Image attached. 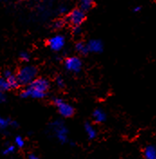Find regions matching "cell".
I'll return each mask as SVG.
<instances>
[{
	"mask_svg": "<svg viewBox=\"0 0 156 159\" xmlns=\"http://www.w3.org/2000/svg\"><path fill=\"white\" fill-rule=\"evenodd\" d=\"M19 57L20 59L22 60V61H28L30 59V55L28 54V52H22L20 53Z\"/></svg>",
	"mask_w": 156,
	"mask_h": 159,
	"instance_id": "cell-19",
	"label": "cell"
},
{
	"mask_svg": "<svg viewBox=\"0 0 156 159\" xmlns=\"http://www.w3.org/2000/svg\"><path fill=\"white\" fill-rule=\"evenodd\" d=\"M62 25H63V22L62 21H60V20H59V21H56L55 23H54V27L55 28H60L61 26H62Z\"/></svg>",
	"mask_w": 156,
	"mask_h": 159,
	"instance_id": "cell-23",
	"label": "cell"
},
{
	"mask_svg": "<svg viewBox=\"0 0 156 159\" xmlns=\"http://www.w3.org/2000/svg\"><path fill=\"white\" fill-rule=\"evenodd\" d=\"M5 100H6L5 93H4V91H3V90H1V89H0V103L4 102Z\"/></svg>",
	"mask_w": 156,
	"mask_h": 159,
	"instance_id": "cell-24",
	"label": "cell"
},
{
	"mask_svg": "<svg viewBox=\"0 0 156 159\" xmlns=\"http://www.w3.org/2000/svg\"><path fill=\"white\" fill-rule=\"evenodd\" d=\"M11 74H13L12 70H5L3 71V74H2V76H3L4 78H7V77H8V76H10Z\"/></svg>",
	"mask_w": 156,
	"mask_h": 159,
	"instance_id": "cell-21",
	"label": "cell"
},
{
	"mask_svg": "<svg viewBox=\"0 0 156 159\" xmlns=\"http://www.w3.org/2000/svg\"><path fill=\"white\" fill-rule=\"evenodd\" d=\"M16 151V146L15 145H8L6 148L3 151V155L4 156H9L11 154L15 153Z\"/></svg>",
	"mask_w": 156,
	"mask_h": 159,
	"instance_id": "cell-17",
	"label": "cell"
},
{
	"mask_svg": "<svg viewBox=\"0 0 156 159\" xmlns=\"http://www.w3.org/2000/svg\"><path fill=\"white\" fill-rule=\"evenodd\" d=\"M94 7V0H79V8L88 12Z\"/></svg>",
	"mask_w": 156,
	"mask_h": 159,
	"instance_id": "cell-12",
	"label": "cell"
},
{
	"mask_svg": "<svg viewBox=\"0 0 156 159\" xmlns=\"http://www.w3.org/2000/svg\"><path fill=\"white\" fill-rule=\"evenodd\" d=\"M92 117L95 122L97 123H102L104 122L106 119H107V115L106 113L100 109H96L93 111V114H92Z\"/></svg>",
	"mask_w": 156,
	"mask_h": 159,
	"instance_id": "cell-9",
	"label": "cell"
},
{
	"mask_svg": "<svg viewBox=\"0 0 156 159\" xmlns=\"http://www.w3.org/2000/svg\"><path fill=\"white\" fill-rule=\"evenodd\" d=\"M84 129H85V131H86V133H87V135H88V139H96V137H97V131H96V129H94V127H93L90 123L86 122L85 125H84Z\"/></svg>",
	"mask_w": 156,
	"mask_h": 159,
	"instance_id": "cell-11",
	"label": "cell"
},
{
	"mask_svg": "<svg viewBox=\"0 0 156 159\" xmlns=\"http://www.w3.org/2000/svg\"><path fill=\"white\" fill-rule=\"evenodd\" d=\"M87 45H88V52H93V53H99L103 51V43L100 40H89Z\"/></svg>",
	"mask_w": 156,
	"mask_h": 159,
	"instance_id": "cell-8",
	"label": "cell"
},
{
	"mask_svg": "<svg viewBox=\"0 0 156 159\" xmlns=\"http://www.w3.org/2000/svg\"><path fill=\"white\" fill-rule=\"evenodd\" d=\"M38 70L32 65H25L21 67L17 73L16 74V77L18 80L20 86H27L33 80L36 78Z\"/></svg>",
	"mask_w": 156,
	"mask_h": 159,
	"instance_id": "cell-2",
	"label": "cell"
},
{
	"mask_svg": "<svg viewBox=\"0 0 156 159\" xmlns=\"http://www.w3.org/2000/svg\"><path fill=\"white\" fill-rule=\"evenodd\" d=\"M141 9H142V7H136L134 8V12H136V13H137V12L141 11Z\"/></svg>",
	"mask_w": 156,
	"mask_h": 159,
	"instance_id": "cell-27",
	"label": "cell"
},
{
	"mask_svg": "<svg viewBox=\"0 0 156 159\" xmlns=\"http://www.w3.org/2000/svg\"><path fill=\"white\" fill-rule=\"evenodd\" d=\"M69 23L73 26H80L86 20V12L82 9L75 8L71 10L67 16Z\"/></svg>",
	"mask_w": 156,
	"mask_h": 159,
	"instance_id": "cell-4",
	"label": "cell"
},
{
	"mask_svg": "<svg viewBox=\"0 0 156 159\" xmlns=\"http://www.w3.org/2000/svg\"><path fill=\"white\" fill-rule=\"evenodd\" d=\"M51 129L55 133V136L61 144H64L68 140V129L60 121H55L51 124Z\"/></svg>",
	"mask_w": 156,
	"mask_h": 159,
	"instance_id": "cell-5",
	"label": "cell"
},
{
	"mask_svg": "<svg viewBox=\"0 0 156 159\" xmlns=\"http://www.w3.org/2000/svg\"><path fill=\"white\" fill-rule=\"evenodd\" d=\"M56 84H57V86H58L59 88H64L65 87V82H64V80L62 78H60V77H59L56 79Z\"/></svg>",
	"mask_w": 156,
	"mask_h": 159,
	"instance_id": "cell-20",
	"label": "cell"
},
{
	"mask_svg": "<svg viewBox=\"0 0 156 159\" xmlns=\"http://www.w3.org/2000/svg\"><path fill=\"white\" fill-rule=\"evenodd\" d=\"M6 79H7V83H8V85H9L10 89H17L20 86L19 83H18V80H17V79H16V77L15 74H11L10 76H8V77L6 78Z\"/></svg>",
	"mask_w": 156,
	"mask_h": 159,
	"instance_id": "cell-14",
	"label": "cell"
},
{
	"mask_svg": "<svg viewBox=\"0 0 156 159\" xmlns=\"http://www.w3.org/2000/svg\"><path fill=\"white\" fill-rule=\"evenodd\" d=\"M60 11L61 13H64V12H66V7H60Z\"/></svg>",
	"mask_w": 156,
	"mask_h": 159,
	"instance_id": "cell-28",
	"label": "cell"
},
{
	"mask_svg": "<svg viewBox=\"0 0 156 159\" xmlns=\"http://www.w3.org/2000/svg\"><path fill=\"white\" fill-rule=\"evenodd\" d=\"M64 66L69 71L78 73L81 70V68H82V61L78 57H76V56L67 57L64 61Z\"/></svg>",
	"mask_w": 156,
	"mask_h": 159,
	"instance_id": "cell-6",
	"label": "cell"
},
{
	"mask_svg": "<svg viewBox=\"0 0 156 159\" xmlns=\"http://www.w3.org/2000/svg\"><path fill=\"white\" fill-rule=\"evenodd\" d=\"M15 144H16V147H18L19 148H22L25 147V140H24V139L22 137L17 136L16 138V139H15Z\"/></svg>",
	"mask_w": 156,
	"mask_h": 159,
	"instance_id": "cell-18",
	"label": "cell"
},
{
	"mask_svg": "<svg viewBox=\"0 0 156 159\" xmlns=\"http://www.w3.org/2000/svg\"><path fill=\"white\" fill-rule=\"evenodd\" d=\"M52 103L57 107L59 113L63 118H70L74 115V112H75L74 108L70 104L65 102L62 99L55 97L52 99Z\"/></svg>",
	"mask_w": 156,
	"mask_h": 159,
	"instance_id": "cell-3",
	"label": "cell"
},
{
	"mask_svg": "<svg viewBox=\"0 0 156 159\" xmlns=\"http://www.w3.org/2000/svg\"><path fill=\"white\" fill-rule=\"evenodd\" d=\"M10 119H6V118H3L0 116V129H7L10 126Z\"/></svg>",
	"mask_w": 156,
	"mask_h": 159,
	"instance_id": "cell-16",
	"label": "cell"
},
{
	"mask_svg": "<svg viewBox=\"0 0 156 159\" xmlns=\"http://www.w3.org/2000/svg\"><path fill=\"white\" fill-rule=\"evenodd\" d=\"M73 34H76V35H78L79 34H81V29L79 26H74L73 28Z\"/></svg>",
	"mask_w": 156,
	"mask_h": 159,
	"instance_id": "cell-22",
	"label": "cell"
},
{
	"mask_svg": "<svg viewBox=\"0 0 156 159\" xmlns=\"http://www.w3.org/2000/svg\"><path fill=\"white\" fill-rule=\"evenodd\" d=\"M47 44L51 49L55 52H58L60 50H61L64 45H65V38L63 35H55L51 37L48 41H47Z\"/></svg>",
	"mask_w": 156,
	"mask_h": 159,
	"instance_id": "cell-7",
	"label": "cell"
},
{
	"mask_svg": "<svg viewBox=\"0 0 156 159\" xmlns=\"http://www.w3.org/2000/svg\"><path fill=\"white\" fill-rule=\"evenodd\" d=\"M75 48H76V51L78 52V53H80L82 55H86V54H88V52H89L87 43H85L83 42H78V43H77L76 45H75Z\"/></svg>",
	"mask_w": 156,
	"mask_h": 159,
	"instance_id": "cell-13",
	"label": "cell"
},
{
	"mask_svg": "<svg viewBox=\"0 0 156 159\" xmlns=\"http://www.w3.org/2000/svg\"><path fill=\"white\" fill-rule=\"evenodd\" d=\"M50 88V82L43 78H35L24 90L21 91L20 96L23 99L33 98L41 99L46 96V92Z\"/></svg>",
	"mask_w": 156,
	"mask_h": 159,
	"instance_id": "cell-1",
	"label": "cell"
},
{
	"mask_svg": "<svg viewBox=\"0 0 156 159\" xmlns=\"http://www.w3.org/2000/svg\"><path fill=\"white\" fill-rule=\"evenodd\" d=\"M144 157L146 159H155L156 158V148L154 146L149 145L144 149Z\"/></svg>",
	"mask_w": 156,
	"mask_h": 159,
	"instance_id": "cell-10",
	"label": "cell"
},
{
	"mask_svg": "<svg viewBox=\"0 0 156 159\" xmlns=\"http://www.w3.org/2000/svg\"><path fill=\"white\" fill-rule=\"evenodd\" d=\"M10 126L13 128H18V123L16 121H10Z\"/></svg>",
	"mask_w": 156,
	"mask_h": 159,
	"instance_id": "cell-25",
	"label": "cell"
},
{
	"mask_svg": "<svg viewBox=\"0 0 156 159\" xmlns=\"http://www.w3.org/2000/svg\"><path fill=\"white\" fill-rule=\"evenodd\" d=\"M28 158L29 159H38V156H36L35 154H30V155H28Z\"/></svg>",
	"mask_w": 156,
	"mask_h": 159,
	"instance_id": "cell-26",
	"label": "cell"
},
{
	"mask_svg": "<svg viewBox=\"0 0 156 159\" xmlns=\"http://www.w3.org/2000/svg\"><path fill=\"white\" fill-rule=\"evenodd\" d=\"M0 89L3 90V91H7L10 89L9 85L7 81V79L4 78L2 75H0Z\"/></svg>",
	"mask_w": 156,
	"mask_h": 159,
	"instance_id": "cell-15",
	"label": "cell"
}]
</instances>
